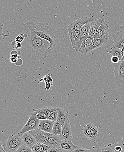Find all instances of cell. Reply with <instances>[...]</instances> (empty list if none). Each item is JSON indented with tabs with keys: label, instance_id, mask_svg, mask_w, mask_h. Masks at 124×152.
Returning <instances> with one entry per match:
<instances>
[{
	"label": "cell",
	"instance_id": "6da1fadb",
	"mask_svg": "<svg viewBox=\"0 0 124 152\" xmlns=\"http://www.w3.org/2000/svg\"><path fill=\"white\" fill-rule=\"evenodd\" d=\"M37 23V21L33 20L22 24L21 28L26 33L25 45L28 51L34 53L37 57L46 58L52 53V50L50 49V43L35 33V27Z\"/></svg>",
	"mask_w": 124,
	"mask_h": 152
},
{
	"label": "cell",
	"instance_id": "7a4b0ae2",
	"mask_svg": "<svg viewBox=\"0 0 124 152\" xmlns=\"http://www.w3.org/2000/svg\"><path fill=\"white\" fill-rule=\"evenodd\" d=\"M34 32L39 37L50 43L51 50H52L55 48L56 44L55 33L52 28L46 23L38 22L35 27Z\"/></svg>",
	"mask_w": 124,
	"mask_h": 152
},
{
	"label": "cell",
	"instance_id": "3957f363",
	"mask_svg": "<svg viewBox=\"0 0 124 152\" xmlns=\"http://www.w3.org/2000/svg\"><path fill=\"white\" fill-rule=\"evenodd\" d=\"M23 145L22 137L17 134L10 136L2 145L6 152H15Z\"/></svg>",
	"mask_w": 124,
	"mask_h": 152
},
{
	"label": "cell",
	"instance_id": "277c9868",
	"mask_svg": "<svg viewBox=\"0 0 124 152\" xmlns=\"http://www.w3.org/2000/svg\"><path fill=\"white\" fill-rule=\"evenodd\" d=\"M36 114L37 113L35 112H33L31 113L29 119L21 131L18 133V135L21 136L25 133L38 129L40 120L37 118Z\"/></svg>",
	"mask_w": 124,
	"mask_h": 152
},
{
	"label": "cell",
	"instance_id": "5b68a950",
	"mask_svg": "<svg viewBox=\"0 0 124 152\" xmlns=\"http://www.w3.org/2000/svg\"><path fill=\"white\" fill-rule=\"evenodd\" d=\"M82 132L84 136L91 140L94 143L97 142L99 134L97 125L92 123L88 124L82 128Z\"/></svg>",
	"mask_w": 124,
	"mask_h": 152
},
{
	"label": "cell",
	"instance_id": "8992f818",
	"mask_svg": "<svg viewBox=\"0 0 124 152\" xmlns=\"http://www.w3.org/2000/svg\"><path fill=\"white\" fill-rule=\"evenodd\" d=\"M72 46L75 51L79 52L81 47L82 42L80 35V30H73L67 28Z\"/></svg>",
	"mask_w": 124,
	"mask_h": 152
},
{
	"label": "cell",
	"instance_id": "52a82bcc",
	"mask_svg": "<svg viewBox=\"0 0 124 152\" xmlns=\"http://www.w3.org/2000/svg\"><path fill=\"white\" fill-rule=\"evenodd\" d=\"M95 19H96L95 18L92 16L89 18L87 17H82L70 24L67 28L73 30H80L84 25L88 23H92Z\"/></svg>",
	"mask_w": 124,
	"mask_h": 152
},
{
	"label": "cell",
	"instance_id": "ba28073f",
	"mask_svg": "<svg viewBox=\"0 0 124 152\" xmlns=\"http://www.w3.org/2000/svg\"><path fill=\"white\" fill-rule=\"evenodd\" d=\"M114 76L117 82L124 84V61L121 60L114 65Z\"/></svg>",
	"mask_w": 124,
	"mask_h": 152
},
{
	"label": "cell",
	"instance_id": "9c48e42d",
	"mask_svg": "<svg viewBox=\"0 0 124 152\" xmlns=\"http://www.w3.org/2000/svg\"><path fill=\"white\" fill-rule=\"evenodd\" d=\"M58 107H45L41 108L33 109V111L37 113L36 117L39 120L47 119L48 113L50 111H57L60 109Z\"/></svg>",
	"mask_w": 124,
	"mask_h": 152
},
{
	"label": "cell",
	"instance_id": "30bf717a",
	"mask_svg": "<svg viewBox=\"0 0 124 152\" xmlns=\"http://www.w3.org/2000/svg\"><path fill=\"white\" fill-rule=\"evenodd\" d=\"M29 132L34 137L37 142L45 144L47 141L49 135L51 134L49 133L46 132L38 129L30 131Z\"/></svg>",
	"mask_w": 124,
	"mask_h": 152
},
{
	"label": "cell",
	"instance_id": "8fae6325",
	"mask_svg": "<svg viewBox=\"0 0 124 152\" xmlns=\"http://www.w3.org/2000/svg\"><path fill=\"white\" fill-rule=\"evenodd\" d=\"M59 136L62 140L71 141L72 140L71 128L69 118L62 125V132Z\"/></svg>",
	"mask_w": 124,
	"mask_h": 152
},
{
	"label": "cell",
	"instance_id": "7c38bea8",
	"mask_svg": "<svg viewBox=\"0 0 124 152\" xmlns=\"http://www.w3.org/2000/svg\"><path fill=\"white\" fill-rule=\"evenodd\" d=\"M109 38V35L105 36L100 38H94L93 42L90 48H88L87 51V53L93 51L95 49H97L104 45L108 41Z\"/></svg>",
	"mask_w": 124,
	"mask_h": 152
},
{
	"label": "cell",
	"instance_id": "4fadbf2b",
	"mask_svg": "<svg viewBox=\"0 0 124 152\" xmlns=\"http://www.w3.org/2000/svg\"><path fill=\"white\" fill-rule=\"evenodd\" d=\"M109 22L106 21L103 18L101 24L99 27L94 38H100L105 36L109 35L110 32Z\"/></svg>",
	"mask_w": 124,
	"mask_h": 152
},
{
	"label": "cell",
	"instance_id": "5bb4252c",
	"mask_svg": "<svg viewBox=\"0 0 124 152\" xmlns=\"http://www.w3.org/2000/svg\"><path fill=\"white\" fill-rule=\"evenodd\" d=\"M112 37L113 40V46L124 50V33L120 31L113 35Z\"/></svg>",
	"mask_w": 124,
	"mask_h": 152
},
{
	"label": "cell",
	"instance_id": "9a60e30c",
	"mask_svg": "<svg viewBox=\"0 0 124 152\" xmlns=\"http://www.w3.org/2000/svg\"><path fill=\"white\" fill-rule=\"evenodd\" d=\"M23 144L30 148H32L37 142L34 137L29 132L25 133L21 135Z\"/></svg>",
	"mask_w": 124,
	"mask_h": 152
},
{
	"label": "cell",
	"instance_id": "2e32d148",
	"mask_svg": "<svg viewBox=\"0 0 124 152\" xmlns=\"http://www.w3.org/2000/svg\"><path fill=\"white\" fill-rule=\"evenodd\" d=\"M62 140L59 135H55L51 133L45 144L50 147L59 148Z\"/></svg>",
	"mask_w": 124,
	"mask_h": 152
},
{
	"label": "cell",
	"instance_id": "e0dca14e",
	"mask_svg": "<svg viewBox=\"0 0 124 152\" xmlns=\"http://www.w3.org/2000/svg\"><path fill=\"white\" fill-rule=\"evenodd\" d=\"M55 122L49 120H40L38 129L46 132L52 133V129Z\"/></svg>",
	"mask_w": 124,
	"mask_h": 152
},
{
	"label": "cell",
	"instance_id": "ac0fdd59",
	"mask_svg": "<svg viewBox=\"0 0 124 152\" xmlns=\"http://www.w3.org/2000/svg\"><path fill=\"white\" fill-rule=\"evenodd\" d=\"M94 38L92 37L88 36L86 37L81 43V47L80 49L79 52L81 54H87V51L88 48L90 47L93 42Z\"/></svg>",
	"mask_w": 124,
	"mask_h": 152
},
{
	"label": "cell",
	"instance_id": "d6986e66",
	"mask_svg": "<svg viewBox=\"0 0 124 152\" xmlns=\"http://www.w3.org/2000/svg\"><path fill=\"white\" fill-rule=\"evenodd\" d=\"M77 146L73 143L71 141L62 140L59 148L62 152H71Z\"/></svg>",
	"mask_w": 124,
	"mask_h": 152
},
{
	"label": "cell",
	"instance_id": "ffe728a7",
	"mask_svg": "<svg viewBox=\"0 0 124 152\" xmlns=\"http://www.w3.org/2000/svg\"><path fill=\"white\" fill-rule=\"evenodd\" d=\"M102 20L103 18L99 19H96L93 22H92L89 36L95 38L97 31L101 24Z\"/></svg>",
	"mask_w": 124,
	"mask_h": 152
},
{
	"label": "cell",
	"instance_id": "44dd1931",
	"mask_svg": "<svg viewBox=\"0 0 124 152\" xmlns=\"http://www.w3.org/2000/svg\"><path fill=\"white\" fill-rule=\"evenodd\" d=\"M57 121L61 124L62 125L65 124L67 120L69 118V113L64 109L60 108L58 110Z\"/></svg>",
	"mask_w": 124,
	"mask_h": 152
},
{
	"label": "cell",
	"instance_id": "7402d4cb",
	"mask_svg": "<svg viewBox=\"0 0 124 152\" xmlns=\"http://www.w3.org/2000/svg\"><path fill=\"white\" fill-rule=\"evenodd\" d=\"M50 148L45 144L37 142L31 149L33 152H47Z\"/></svg>",
	"mask_w": 124,
	"mask_h": 152
},
{
	"label": "cell",
	"instance_id": "603a6c76",
	"mask_svg": "<svg viewBox=\"0 0 124 152\" xmlns=\"http://www.w3.org/2000/svg\"><path fill=\"white\" fill-rule=\"evenodd\" d=\"M107 53L111 54L112 56H117V57L119 58L120 60H121L124 56V50L112 46L111 51H107Z\"/></svg>",
	"mask_w": 124,
	"mask_h": 152
},
{
	"label": "cell",
	"instance_id": "cb8c5ba5",
	"mask_svg": "<svg viewBox=\"0 0 124 152\" xmlns=\"http://www.w3.org/2000/svg\"><path fill=\"white\" fill-rule=\"evenodd\" d=\"M91 23H88L84 25L82 28L80 29V35L81 42L86 38L87 37L89 36L90 29Z\"/></svg>",
	"mask_w": 124,
	"mask_h": 152
},
{
	"label": "cell",
	"instance_id": "d4e9b609",
	"mask_svg": "<svg viewBox=\"0 0 124 152\" xmlns=\"http://www.w3.org/2000/svg\"><path fill=\"white\" fill-rule=\"evenodd\" d=\"M62 125L58 121H57L54 122L52 134L55 135H60L62 132Z\"/></svg>",
	"mask_w": 124,
	"mask_h": 152
},
{
	"label": "cell",
	"instance_id": "484cf974",
	"mask_svg": "<svg viewBox=\"0 0 124 152\" xmlns=\"http://www.w3.org/2000/svg\"><path fill=\"white\" fill-rule=\"evenodd\" d=\"M57 111H50L48 113L47 115V119L53 121H57Z\"/></svg>",
	"mask_w": 124,
	"mask_h": 152
},
{
	"label": "cell",
	"instance_id": "4316f807",
	"mask_svg": "<svg viewBox=\"0 0 124 152\" xmlns=\"http://www.w3.org/2000/svg\"><path fill=\"white\" fill-rule=\"evenodd\" d=\"M39 80L41 82L43 81L45 83H50L53 85V79H52L51 74H48V75L44 76L43 78H40Z\"/></svg>",
	"mask_w": 124,
	"mask_h": 152
},
{
	"label": "cell",
	"instance_id": "83f0119b",
	"mask_svg": "<svg viewBox=\"0 0 124 152\" xmlns=\"http://www.w3.org/2000/svg\"><path fill=\"white\" fill-rule=\"evenodd\" d=\"M95 152H114V149H113L110 145H105L100 149L95 150Z\"/></svg>",
	"mask_w": 124,
	"mask_h": 152
},
{
	"label": "cell",
	"instance_id": "f1b7e54d",
	"mask_svg": "<svg viewBox=\"0 0 124 152\" xmlns=\"http://www.w3.org/2000/svg\"><path fill=\"white\" fill-rule=\"evenodd\" d=\"M4 26L3 23L2 22L0 23V43L2 44L4 41V37H10L9 34H5L3 33V26Z\"/></svg>",
	"mask_w": 124,
	"mask_h": 152
},
{
	"label": "cell",
	"instance_id": "f546056e",
	"mask_svg": "<svg viewBox=\"0 0 124 152\" xmlns=\"http://www.w3.org/2000/svg\"><path fill=\"white\" fill-rule=\"evenodd\" d=\"M71 152H94L90 149L82 148V147L77 146Z\"/></svg>",
	"mask_w": 124,
	"mask_h": 152
},
{
	"label": "cell",
	"instance_id": "4dcf8cb0",
	"mask_svg": "<svg viewBox=\"0 0 124 152\" xmlns=\"http://www.w3.org/2000/svg\"><path fill=\"white\" fill-rule=\"evenodd\" d=\"M15 152H33L32 149L26 145H22Z\"/></svg>",
	"mask_w": 124,
	"mask_h": 152
},
{
	"label": "cell",
	"instance_id": "1f68e13d",
	"mask_svg": "<svg viewBox=\"0 0 124 152\" xmlns=\"http://www.w3.org/2000/svg\"><path fill=\"white\" fill-rule=\"evenodd\" d=\"M12 48L14 49H20L22 48V45H21V43L18 42H16V41H14L11 44Z\"/></svg>",
	"mask_w": 124,
	"mask_h": 152
},
{
	"label": "cell",
	"instance_id": "d6a6232c",
	"mask_svg": "<svg viewBox=\"0 0 124 152\" xmlns=\"http://www.w3.org/2000/svg\"><path fill=\"white\" fill-rule=\"evenodd\" d=\"M25 39V36L24 34H21L15 38V41L19 43H22Z\"/></svg>",
	"mask_w": 124,
	"mask_h": 152
},
{
	"label": "cell",
	"instance_id": "836d02e7",
	"mask_svg": "<svg viewBox=\"0 0 124 152\" xmlns=\"http://www.w3.org/2000/svg\"><path fill=\"white\" fill-rule=\"evenodd\" d=\"M47 152H62V151L59 148L50 147Z\"/></svg>",
	"mask_w": 124,
	"mask_h": 152
},
{
	"label": "cell",
	"instance_id": "e575fe53",
	"mask_svg": "<svg viewBox=\"0 0 124 152\" xmlns=\"http://www.w3.org/2000/svg\"><path fill=\"white\" fill-rule=\"evenodd\" d=\"M111 61H112V63H113V64H116L118 63L120 61V60L119 58L117 57V56H113L112 58H111Z\"/></svg>",
	"mask_w": 124,
	"mask_h": 152
},
{
	"label": "cell",
	"instance_id": "d590c367",
	"mask_svg": "<svg viewBox=\"0 0 124 152\" xmlns=\"http://www.w3.org/2000/svg\"><path fill=\"white\" fill-rule=\"evenodd\" d=\"M10 55L11 57L16 58H18V56H19L18 52L15 51V50L12 51V52H11Z\"/></svg>",
	"mask_w": 124,
	"mask_h": 152
},
{
	"label": "cell",
	"instance_id": "8d00e7d4",
	"mask_svg": "<svg viewBox=\"0 0 124 152\" xmlns=\"http://www.w3.org/2000/svg\"><path fill=\"white\" fill-rule=\"evenodd\" d=\"M53 86V85H52L51 83H45V88L47 91L48 92L50 90L51 87Z\"/></svg>",
	"mask_w": 124,
	"mask_h": 152
},
{
	"label": "cell",
	"instance_id": "74e56055",
	"mask_svg": "<svg viewBox=\"0 0 124 152\" xmlns=\"http://www.w3.org/2000/svg\"><path fill=\"white\" fill-rule=\"evenodd\" d=\"M18 61V58L14 57H10V61L12 64H16Z\"/></svg>",
	"mask_w": 124,
	"mask_h": 152
},
{
	"label": "cell",
	"instance_id": "f35d334b",
	"mask_svg": "<svg viewBox=\"0 0 124 152\" xmlns=\"http://www.w3.org/2000/svg\"><path fill=\"white\" fill-rule=\"evenodd\" d=\"M114 152H121L122 151V148L120 146H117L114 149Z\"/></svg>",
	"mask_w": 124,
	"mask_h": 152
},
{
	"label": "cell",
	"instance_id": "ab89813d",
	"mask_svg": "<svg viewBox=\"0 0 124 152\" xmlns=\"http://www.w3.org/2000/svg\"><path fill=\"white\" fill-rule=\"evenodd\" d=\"M17 62H19V63H16L15 64L17 66H20L23 64V60H22L21 58H18V61Z\"/></svg>",
	"mask_w": 124,
	"mask_h": 152
},
{
	"label": "cell",
	"instance_id": "60d3db41",
	"mask_svg": "<svg viewBox=\"0 0 124 152\" xmlns=\"http://www.w3.org/2000/svg\"><path fill=\"white\" fill-rule=\"evenodd\" d=\"M120 31L123 32L124 34V25L121 26L120 27Z\"/></svg>",
	"mask_w": 124,
	"mask_h": 152
},
{
	"label": "cell",
	"instance_id": "b9f144b4",
	"mask_svg": "<svg viewBox=\"0 0 124 152\" xmlns=\"http://www.w3.org/2000/svg\"><path fill=\"white\" fill-rule=\"evenodd\" d=\"M1 152H6L4 151V149L2 145H1Z\"/></svg>",
	"mask_w": 124,
	"mask_h": 152
},
{
	"label": "cell",
	"instance_id": "7bdbcfd3",
	"mask_svg": "<svg viewBox=\"0 0 124 152\" xmlns=\"http://www.w3.org/2000/svg\"><path fill=\"white\" fill-rule=\"evenodd\" d=\"M122 60H123V61H124V56H123V58H122Z\"/></svg>",
	"mask_w": 124,
	"mask_h": 152
},
{
	"label": "cell",
	"instance_id": "ee69618b",
	"mask_svg": "<svg viewBox=\"0 0 124 152\" xmlns=\"http://www.w3.org/2000/svg\"></svg>",
	"mask_w": 124,
	"mask_h": 152
}]
</instances>
